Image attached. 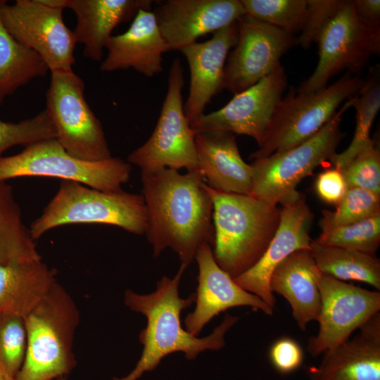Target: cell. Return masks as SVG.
<instances>
[{
  "mask_svg": "<svg viewBox=\"0 0 380 380\" xmlns=\"http://www.w3.org/2000/svg\"><path fill=\"white\" fill-rule=\"evenodd\" d=\"M147 210L145 232L158 256L170 248L188 266L204 244L214 245L213 201L201 172L164 168L141 173Z\"/></svg>",
  "mask_w": 380,
  "mask_h": 380,
  "instance_id": "6da1fadb",
  "label": "cell"
},
{
  "mask_svg": "<svg viewBox=\"0 0 380 380\" xmlns=\"http://www.w3.org/2000/svg\"><path fill=\"white\" fill-rule=\"evenodd\" d=\"M186 267L181 264L173 278L163 276L151 293L125 291V304L144 315L147 324L139 335L144 348L135 367L127 376L113 377V380H137L145 372L155 369L165 356L174 353L182 352L186 359L192 360L203 351L217 350L224 346V335L239 320L237 317L227 314L221 324L203 338L192 335L182 326L181 312L196 300L195 293L186 298L179 296V286Z\"/></svg>",
  "mask_w": 380,
  "mask_h": 380,
  "instance_id": "7a4b0ae2",
  "label": "cell"
},
{
  "mask_svg": "<svg viewBox=\"0 0 380 380\" xmlns=\"http://www.w3.org/2000/svg\"><path fill=\"white\" fill-rule=\"evenodd\" d=\"M207 188L213 201L214 258L234 279L262 257L277 229L280 209L251 195Z\"/></svg>",
  "mask_w": 380,
  "mask_h": 380,
  "instance_id": "3957f363",
  "label": "cell"
},
{
  "mask_svg": "<svg viewBox=\"0 0 380 380\" xmlns=\"http://www.w3.org/2000/svg\"><path fill=\"white\" fill-rule=\"evenodd\" d=\"M27 349L15 380H53L76 367L73 340L80 322L75 302L58 282L24 317Z\"/></svg>",
  "mask_w": 380,
  "mask_h": 380,
  "instance_id": "277c9868",
  "label": "cell"
},
{
  "mask_svg": "<svg viewBox=\"0 0 380 380\" xmlns=\"http://www.w3.org/2000/svg\"><path fill=\"white\" fill-rule=\"evenodd\" d=\"M71 224H102L119 227L137 235L147 227V210L142 195L122 189L103 191L62 180L58 191L30 225L34 240L48 231Z\"/></svg>",
  "mask_w": 380,
  "mask_h": 380,
  "instance_id": "5b68a950",
  "label": "cell"
},
{
  "mask_svg": "<svg viewBox=\"0 0 380 380\" xmlns=\"http://www.w3.org/2000/svg\"><path fill=\"white\" fill-rule=\"evenodd\" d=\"M365 82L346 72L329 86L310 93L290 88L277 104L262 144L250 158L260 159L298 146L317 134L338 106L354 97Z\"/></svg>",
  "mask_w": 380,
  "mask_h": 380,
  "instance_id": "8992f818",
  "label": "cell"
},
{
  "mask_svg": "<svg viewBox=\"0 0 380 380\" xmlns=\"http://www.w3.org/2000/svg\"><path fill=\"white\" fill-rule=\"evenodd\" d=\"M351 107V99L314 136L291 148L254 160L250 195L272 205H285L303 195L299 183L336 152L343 134L342 115Z\"/></svg>",
  "mask_w": 380,
  "mask_h": 380,
  "instance_id": "52a82bcc",
  "label": "cell"
},
{
  "mask_svg": "<svg viewBox=\"0 0 380 380\" xmlns=\"http://www.w3.org/2000/svg\"><path fill=\"white\" fill-rule=\"evenodd\" d=\"M130 173L129 163L119 158L100 161L77 158L56 138L30 144L18 154L0 158V182L23 177H47L116 191L122 190Z\"/></svg>",
  "mask_w": 380,
  "mask_h": 380,
  "instance_id": "ba28073f",
  "label": "cell"
},
{
  "mask_svg": "<svg viewBox=\"0 0 380 380\" xmlns=\"http://www.w3.org/2000/svg\"><path fill=\"white\" fill-rule=\"evenodd\" d=\"M316 43L319 55L317 67L302 82L298 92L322 89L332 77L346 70L357 75L372 56L380 53V29L360 15L353 1L344 0Z\"/></svg>",
  "mask_w": 380,
  "mask_h": 380,
  "instance_id": "9c48e42d",
  "label": "cell"
},
{
  "mask_svg": "<svg viewBox=\"0 0 380 380\" xmlns=\"http://www.w3.org/2000/svg\"><path fill=\"white\" fill-rule=\"evenodd\" d=\"M46 111L56 139L71 156L87 161L111 158L100 120L87 103L84 83L72 69L51 71Z\"/></svg>",
  "mask_w": 380,
  "mask_h": 380,
  "instance_id": "30bf717a",
  "label": "cell"
},
{
  "mask_svg": "<svg viewBox=\"0 0 380 380\" xmlns=\"http://www.w3.org/2000/svg\"><path fill=\"white\" fill-rule=\"evenodd\" d=\"M183 72L181 61L175 59L170 68L167 91L155 129L149 139L128 157V161L140 167L141 173L164 168L198 170L196 134L184 111Z\"/></svg>",
  "mask_w": 380,
  "mask_h": 380,
  "instance_id": "8fae6325",
  "label": "cell"
},
{
  "mask_svg": "<svg viewBox=\"0 0 380 380\" xmlns=\"http://www.w3.org/2000/svg\"><path fill=\"white\" fill-rule=\"evenodd\" d=\"M63 10L42 0H17L13 5L0 1V18L7 31L40 56L50 71L72 69L75 63L77 42L63 22Z\"/></svg>",
  "mask_w": 380,
  "mask_h": 380,
  "instance_id": "7c38bea8",
  "label": "cell"
},
{
  "mask_svg": "<svg viewBox=\"0 0 380 380\" xmlns=\"http://www.w3.org/2000/svg\"><path fill=\"white\" fill-rule=\"evenodd\" d=\"M320 295L319 331L308 339L307 350L317 357L349 339L380 311V293L317 272Z\"/></svg>",
  "mask_w": 380,
  "mask_h": 380,
  "instance_id": "4fadbf2b",
  "label": "cell"
},
{
  "mask_svg": "<svg viewBox=\"0 0 380 380\" xmlns=\"http://www.w3.org/2000/svg\"><path fill=\"white\" fill-rule=\"evenodd\" d=\"M238 36L229 53L223 89L234 95L253 86L271 73L280 58L297 44L296 37L278 27L245 14L236 20Z\"/></svg>",
  "mask_w": 380,
  "mask_h": 380,
  "instance_id": "5bb4252c",
  "label": "cell"
},
{
  "mask_svg": "<svg viewBox=\"0 0 380 380\" xmlns=\"http://www.w3.org/2000/svg\"><path fill=\"white\" fill-rule=\"evenodd\" d=\"M286 87L287 76L280 63L258 83L234 94L222 108L199 117L191 127L195 134L213 131L245 134L260 146Z\"/></svg>",
  "mask_w": 380,
  "mask_h": 380,
  "instance_id": "9a60e30c",
  "label": "cell"
},
{
  "mask_svg": "<svg viewBox=\"0 0 380 380\" xmlns=\"http://www.w3.org/2000/svg\"><path fill=\"white\" fill-rule=\"evenodd\" d=\"M313 214L305 196L281 205L277 229L260 260L249 270L234 278L244 290L258 296L274 310L276 299L270 281L275 268L293 252L310 250V232Z\"/></svg>",
  "mask_w": 380,
  "mask_h": 380,
  "instance_id": "2e32d148",
  "label": "cell"
},
{
  "mask_svg": "<svg viewBox=\"0 0 380 380\" xmlns=\"http://www.w3.org/2000/svg\"><path fill=\"white\" fill-rule=\"evenodd\" d=\"M153 12L170 49L177 51L246 14L241 0H166Z\"/></svg>",
  "mask_w": 380,
  "mask_h": 380,
  "instance_id": "e0dca14e",
  "label": "cell"
},
{
  "mask_svg": "<svg viewBox=\"0 0 380 380\" xmlns=\"http://www.w3.org/2000/svg\"><path fill=\"white\" fill-rule=\"evenodd\" d=\"M195 259L198 266V286L195 309L184 319L188 332L198 336L213 318L234 307L249 306L267 315L273 314V310L261 298L242 289L220 267L210 245H203Z\"/></svg>",
  "mask_w": 380,
  "mask_h": 380,
  "instance_id": "ac0fdd59",
  "label": "cell"
},
{
  "mask_svg": "<svg viewBox=\"0 0 380 380\" xmlns=\"http://www.w3.org/2000/svg\"><path fill=\"white\" fill-rule=\"evenodd\" d=\"M236 21L217 30L203 42H195L180 51L186 57L190 85L184 111L189 123L204 114L212 98L223 89L224 71L229 50L237 40Z\"/></svg>",
  "mask_w": 380,
  "mask_h": 380,
  "instance_id": "d6986e66",
  "label": "cell"
},
{
  "mask_svg": "<svg viewBox=\"0 0 380 380\" xmlns=\"http://www.w3.org/2000/svg\"><path fill=\"white\" fill-rule=\"evenodd\" d=\"M106 48L108 54L100 66L102 72L132 68L148 77L163 71V54L170 51L151 9H140L129 27L111 36Z\"/></svg>",
  "mask_w": 380,
  "mask_h": 380,
  "instance_id": "ffe728a7",
  "label": "cell"
},
{
  "mask_svg": "<svg viewBox=\"0 0 380 380\" xmlns=\"http://www.w3.org/2000/svg\"><path fill=\"white\" fill-rule=\"evenodd\" d=\"M56 7L71 9L77 18L73 31L77 42L84 45V55L101 61L113 30L133 20L140 9H151V0H42Z\"/></svg>",
  "mask_w": 380,
  "mask_h": 380,
  "instance_id": "44dd1931",
  "label": "cell"
},
{
  "mask_svg": "<svg viewBox=\"0 0 380 380\" xmlns=\"http://www.w3.org/2000/svg\"><path fill=\"white\" fill-rule=\"evenodd\" d=\"M358 330L325 352L318 366L308 368L310 380H380V312Z\"/></svg>",
  "mask_w": 380,
  "mask_h": 380,
  "instance_id": "7402d4cb",
  "label": "cell"
},
{
  "mask_svg": "<svg viewBox=\"0 0 380 380\" xmlns=\"http://www.w3.org/2000/svg\"><path fill=\"white\" fill-rule=\"evenodd\" d=\"M198 170L215 191L250 195L253 167L241 158L236 136L224 131L196 134Z\"/></svg>",
  "mask_w": 380,
  "mask_h": 380,
  "instance_id": "603a6c76",
  "label": "cell"
},
{
  "mask_svg": "<svg viewBox=\"0 0 380 380\" xmlns=\"http://www.w3.org/2000/svg\"><path fill=\"white\" fill-rule=\"evenodd\" d=\"M317 271L310 250L300 249L281 262L270 278V291L289 302L293 317L303 331L310 322L317 320L319 313Z\"/></svg>",
  "mask_w": 380,
  "mask_h": 380,
  "instance_id": "cb8c5ba5",
  "label": "cell"
},
{
  "mask_svg": "<svg viewBox=\"0 0 380 380\" xmlns=\"http://www.w3.org/2000/svg\"><path fill=\"white\" fill-rule=\"evenodd\" d=\"M57 282L42 258L0 264V313L25 317Z\"/></svg>",
  "mask_w": 380,
  "mask_h": 380,
  "instance_id": "d4e9b609",
  "label": "cell"
},
{
  "mask_svg": "<svg viewBox=\"0 0 380 380\" xmlns=\"http://www.w3.org/2000/svg\"><path fill=\"white\" fill-rule=\"evenodd\" d=\"M310 251L317 269L341 281H361L380 290V260L376 255L359 251L310 243Z\"/></svg>",
  "mask_w": 380,
  "mask_h": 380,
  "instance_id": "484cf974",
  "label": "cell"
},
{
  "mask_svg": "<svg viewBox=\"0 0 380 380\" xmlns=\"http://www.w3.org/2000/svg\"><path fill=\"white\" fill-rule=\"evenodd\" d=\"M49 70L40 56L18 42L0 18V105L7 96Z\"/></svg>",
  "mask_w": 380,
  "mask_h": 380,
  "instance_id": "4316f807",
  "label": "cell"
},
{
  "mask_svg": "<svg viewBox=\"0 0 380 380\" xmlns=\"http://www.w3.org/2000/svg\"><path fill=\"white\" fill-rule=\"evenodd\" d=\"M34 241L23 222L11 186L0 182V264L41 259Z\"/></svg>",
  "mask_w": 380,
  "mask_h": 380,
  "instance_id": "83f0119b",
  "label": "cell"
},
{
  "mask_svg": "<svg viewBox=\"0 0 380 380\" xmlns=\"http://www.w3.org/2000/svg\"><path fill=\"white\" fill-rule=\"evenodd\" d=\"M351 107L355 109V129L348 147L336 153L329 160L334 167L342 170L365 147L373 140L369 133L380 108L379 70L375 67L369 71L357 94L351 99Z\"/></svg>",
  "mask_w": 380,
  "mask_h": 380,
  "instance_id": "f1b7e54d",
  "label": "cell"
},
{
  "mask_svg": "<svg viewBox=\"0 0 380 380\" xmlns=\"http://www.w3.org/2000/svg\"><path fill=\"white\" fill-rule=\"evenodd\" d=\"M315 241L376 255L380 245V213L353 224L322 230Z\"/></svg>",
  "mask_w": 380,
  "mask_h": 380,
  "instance_id": "f546056e",
  "label": "cell"
},
{
  "mask_svg": "<svg viewBox=\"0 0 380 380\" xmlns=\"http://www.w3.org/2000/svg\"><path fill=\"white\" fill-rule=\"evenodd\" d=\"M333 211L322 210V230L353 224L380 213V194L360 188H348Z\"/></svg>",
  "mask_w": 380,
  "mask_h": 380,
  "instance_id": "4dcf8cb0",
  "label": "cell"
},
{
  "mask_svg": "<svg viewBox=\"0 0 380 380\" xmlns=\"http://www.w3.org/2000/svg\"><path fill=\"white\" fill-rule=\"evenodd\" d=\"M246 13L291 34L303 25L307 0H241Z\"/></svg>",
  "mask_w": 380,
  "mask_h": 380,
  "instance_id": "1f68e13d",
  "label": "cell"
},
{
  "mask_svg": "<svg viewBox=\"0 0 380 380\" xmlns=\"http://www.w3.org/2000/svg\"><path fill=\"white\" fill-rule=\"evenodd\" d=\"M26 349L24 317L0 313V364L14 379L23 365Z\"/></svg>",
  "mask_w": 380,
  "mask_h": 380,
  "instance_id": "d6a6232c",
  "label": "cell"
},
{
  "mask_svg": "<svg viewBox=\"0 0 380 380\" xmlns=\"http://www.w3.org/2000/svg\"><path fill=\"white\" fill-rule=\"evenodd\" d=\"M56 139V132L46 111L18 122L0 120V158L8 148L16 145L30 144Z\"/></svg>",
  "mask_w": 380,
  "mask_h": 380,
  "instance_id": "836d02e7",
  "label": "cell"
},
{
  "mask_svg": "<svg viewBox=\"0 0 380 380\" xmlns=\"http://www.w3.org/2000/svg\"><path fill=\"white\" fill-rule=\"evenodd\" d=\"M347 188L380 194V151L373 140L341 170Z\"/></svg>",
  "mask_w": 380,
  "mask_h": 380,
  "instance_id": "e575fe53",
  "label": "cell"
},
{
  "mask_svg": "<svg viewBox=\"0 0 380 380\" xmlns=\"http://www.w3.org/2000/svg\"><path fill=\"white\" fill-rule=\"evenodd\" d=\"M344 0H307L303 27L296 37L297 44L303 49L317 42L318 37L343 4Z\"/></svg>",
  "mask_w": 380,
  "mask_h": 380,
  "instance_id": "d590c367",
  "label": "cell"
},
{
  "mask_svg": "<svg viewBox=\"0 0 380 380\" xmlns=\"http://www.w3.org/2000/svg\"><path fill=\"white\" fill-rule=\"evenodd\" d=\"M270 359L281 374H289L298 369L303 361V351L293 338L283 336L277 339L270 349Z\"/></svg>",
  "mask_w": 380,
  "mask_h": 380,
  "instance_id": "8d00e7d4",
  "label": "cell"
},
{
  "mask_svg": "<svg viewBox=\"0 0 380 380\" xmlns=\"http://www.w3.org/2000/svg\"><path fill=\"white\" fill-rule=\"evenodd\" d=\"M315 189L322 201L334 205L339 203L348 189L342 172L335 167L319 174L315 182Z\"/></svg>",
  "mask_w": 380,
  "mask_h": 380,
  "instance_id": "74e56055",
  "label": "cell"
},
{
  "mask_svg": "<svg viewBox=\"0 0 380 380\" xmlns=\"http://www.w3.org/2000/svg\"><path fill=\"white\" fill-rule=\"evenodd\" d=\"M353 4L363 19L380 29L379 0H353Z\"/></svg>",
  "mask_w": 380,
  "mask_h": 380,
  "instance_id": "f35d334b",
  "label": "cell"
},
{
  "mask_svg": "<svg viewBox=\"0 0 380 380\" xmlns=\"http://www.w3.org/2000/svg\"><path fill=\"white\" fill-rule=\"evenodd\" d=\"M0 380H15L0 364Z\"/></svg>",
  "mask_w": 380,
  "mask_h": 380,
  "instance_id": "ab89813d",
  "label": "cell"
},
{
  "mask_svg": "<svg viewBox=\"0 0 380 380\" xmlns=\"http://www.w3.org/2000/svg\"><path fill=\"white\" fill-rule=\"evenodd\" d=\"M53 380H68L67 376H60L58 378H56Z\"/></svg>",
  "mask_w": 380,
  "mask_h": 380,
  "instance_id": "60d3db41",
  "label": "cell"
}]
</instances>
